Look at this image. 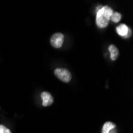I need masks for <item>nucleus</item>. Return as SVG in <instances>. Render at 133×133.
Masks as SVG:
<instances>
[{
  "mask_svg": "<svg viewBox=\"0 0 133 133\" xmlns=\"http://www.w3.org/2000/svg\"><path fill=\"white\" fill-rule=\"evenodd\" d=\"M113 10L111 7L104 6L96 11V23L99 28H105L110 21Z\"/></svg>",
  "mask_w": 133,
  "mask_h": 133,
  "instance_id": "1",
  "label": "nucleus"
},
{
  "mask_svg": "<svg viewBox=\"0 0 133 133\" xmlns=\"http://www.w3.org/2000/svg\"><path fill=\"white\" fill-rule=\"evenodd\" d=\"M54 74L58 79H60L62 81H63L65 83L69 82L72 78L71 72L65 69H62V68L56 69L54 70Z\"/></svg>",
  "mask_w": 133,
  "mask_h": 133,
  "instance_id": "2",
  "label": "nucleus"
},
{
  "mask_svg": "<svg viewBox=\"0 0 133 133\" xmlns=\"http://www.w3.org/2000/svg\"><path fill=\"white\" fill-rule=\"evenodd\" d=\"M64 40H65V37L62 33H56L51 37L50 43L53 47L58 49V48H61L62 46Z\"/></svg>",
  "mask_w": 133,
  "mask_h": 133,
  "instance_id": "3",
  "label": "nucleus"
},
{
  "mask_svg": "<svg viewBox=\"0 0 133 133\" xmlns=\"http://www.w3.org/2000/svg\"><path fill=\"white\" fill-rule=\"evenodd\" d=\"M41 97L42 99V105L46 107L50 106L54 102V97L53 96L48 92H43L41 94Z\"/></svg>",
  "mask_w": 133,
  "mask_h": 133,
  "instance_id": "4",
  "label": "nucleus"
},
{
  "mask_svg": "<svg viewBox=\"0 0 133 133\" xmlns=\"http://www.w3.org/2000/svg\"><path fill=\"white\" fill-rule=\"evenodd\" d=\"M116 124L112 122H106L102 128V133H115Z\"/></svg>",
  "mask_w": 133,
  "mask_h": 133,
  "instance_id": "5",
  "label": "nucleus"
},
{
  "mask_svg": "<svg viewBox=\"0 0 133 133\" xmlns=\"http://www.w3.org/2000/svg\"><path fill=\"white\" fill-rule=\"evenodd\" d=\"M129 30V27H128L125 24H121L116 27V32L119 36H122V37H125L127 35L128 32Z\"/></svg>",
  "mask_w": 133,
  "mask_h": 133,
  "instance_id": "6",
  "label": "nucleus"
},
{
  "mask_svg": "<svg viewBox=\"0 0 133 133\" xmlns=\"http://www.w3.org/2000/svg\"><path fill=\"white\" fill-rule=\"evenodd\" d=\"M108 50L111 53V60L112 61H116L117 59L118 56H119V50L117 49V47L114 45H110L109 47H108Z\"/></svg>",
  "mask_w": 133,
  "mask_h": 133,
  "instance_id": "7",
  "label": "nucleus"
},
{
  "mask_svg": "<svg viewBox=\"0 0 133 133\" xmlns=\"http://www.w3.org/2000/svg\"><path fill=\"white\" fill-rule=\"evenodd\" d=\"M121 18H122V15H120L119 13H118V12H113L112 16H111V20L113 22H119L120 20H121Z\"/></svg>",
  "mask_w": 133,
  "mask_h": 133,
  "instance_id": "8",
  "label": "nucleus"
},
{
  "mask_svg": "<svg viewBox=\"0 0 133 133\" xmlns=\"http://www.w3.org/2000/svg\"><path fill=\"white\" fill-rule=\"evenodd\" d=\"M0 133H11V131L5 126L0 124Z\"/></svg>",
  "mask_w": 133,
  "mask_h": 133,
  "instance_id": "9",
  "label": "nucleus"
},
{
  "mask_svg": "<svg viewBox=\"0 0 133 133\" xmlns=\"http://www.w3.org/2000/svg\"><path fill=\"white\" fill-rule=\"evenodd\" d=\"M131 29L129 28V30H128V34H127V35L125 36V38H130L131 37Z\"/></svg>",
  "mask_w": 133,
  "mask_h": 133,
  "instance_id": "10",
  "label": "nucleus"
}]
</instances>
